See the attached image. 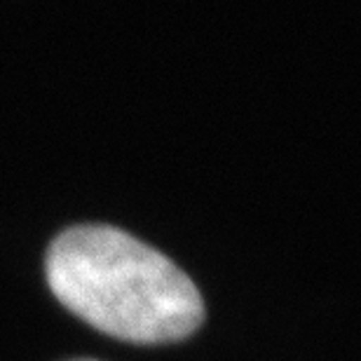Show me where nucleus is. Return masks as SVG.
<instances>
[{
  "label": "nucleus",
  "instance_id": "obj_1",
  "mask_svg": "<svg viewBox=\"0 0 361 361\" xmlns=\"http://www.w3.org/2000/svg\"><path fill=\"white\" fill-rule=\"evenodd\" d=\"M45 272L63 307L118 341L176 343L204 319L192 279L118 228H68L47 249Z\"/></svg>",
  "mask_w": 361,
  "mask_h": 361
}]
</instances>
